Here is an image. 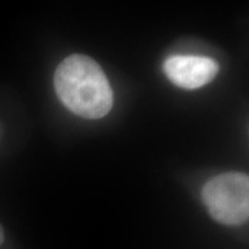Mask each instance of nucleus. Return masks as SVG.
Returning <instances> with one entry per match:
<instances>
[{
  "label": "nucleus",
  "instance_id": "1",
  "mask_svg": "<svg viewBox=\"0 0 249 249\" xmlns=\"http://www.w3.org/2000/svg\"><path fill=\"white\" fill-rule=\"evenodd\" d=\"M54 88L62 104L86 119H101L113 107V92L107 75L87 55L71 54L59 65Z\"/></svg>",
  "mask_w": 249,
  "mask_h": 249
},
{
  "label": "nucleus",
  "instance_id": "3",
  "mask_svg": "<svg viewBox=\"0 0 249 249\" xmlns=\"http://www.w3.org/2000/svg\"><path fill=\"white\" fill-rule=\"evenodd\" d=\"M163 67L173 85L187 90L208 85L218 74L217 62L201 55H172L165 60Z\"/></svg>",
  "mask_w": 249,
  "mask_h": 249
},
{
  "label": "nucleus",
  "instance_id": "4",
  "mask_svg": "<svg viewBox=\"0 0 249 249\" xmlns=\"http://www.w3.org/2000/svg\"><path fill=\"white\" fill-rule=\"evenodd\" d=\"M4 239H5V233H4V229H2V226L0 225V245L4 242Z\"/></svg>",
  "mask_w": 249,
  "mask_h": 249
},
{
  "label": "nucleus",
  "instance_id": "2",
  "mask_svg": "<svg viewBox=\"0 0 249 249\" xmlns=\"http://www.w3.org/2000/svg\"><path fill=\"white\" fill-rule=\"evenodd\" d=\"M202 200L214 220L236 226L249 217V179L240 172H227L213 177L202 189Z\"/></svg>",
  "mask_w": 249,
  "mask_h": 249
}]
</instances>
